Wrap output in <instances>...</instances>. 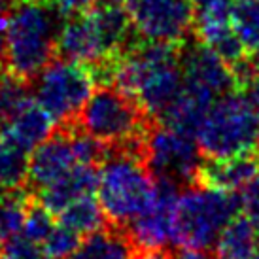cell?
<instances>
[{
	"instance_id": "cell-29",
	"label": "cell",
	"mask_w": 259,
	"mask_h": 259,
	"mask_svg": "<svg viewBox=\"0 0 259 259\" xmlns=\"http://www.w3.org/2000/svg\"><path fill=\"white\" fill-rule=\"evenodd\" d=\"M53 10L63 17H74V15L85 14L87 10L97 4V0H48Z\"/></svg>"
},
{
	"instance_id": "cell-32",
	"label": "cell",
	"mask_w": 259,
	"mask_h": 259,
	"mask_svg": "<svg viewBox=\"0 0 259 259\" xmlns=\"http://www.w3.org/2000/svg\"><path fill=\"white\" fill-rule=\"evenodd\" d=\"M133 259H172V257L166 252H163V248H153V250H144V252L135 255Z\"/></svg>"
},
{
	"instance_id": "cell-31",
	"label": "cell",
	"mask_w": 259,
	"mask_h": 259,
	"mask_svg": "<svg viewBox=\"0 0 259 259\" xmlns=\"http://www.w3.org/2000/svg\"><path fill=\"white\" fill-rule=\"evenodd\" d=\"M248 101H250V104L253 106V110H255V114H257V117H259V72L255 74L253 78H250Z\"/></svg>"
},
{
	"instance_id": "cell-4",
	"label": "cell",
	"mask_w": 259,
	"mask_h": 259,
	"mask_svg": "<svg viewBox=\"0 0 259 259\" xmlns=\"http://www.w3.org/2000/svg\"><path fill=\"white\" fill-rule=\"evenodd\" d=\"M238 210L240 199L233 191L204 184L187 187L178 193L174 206L172 242L180 248L208 250Z\"/></svg>"
},
{
	"instance_id": "cell-26",
	"label": "cell",
	"mask_w": 259,
	"mask_h": 259,
	"mask_svg": "<svg viewBox=\"0 0 259 259\" xmlns=\"http://www.w3.org/2000/svg\"><path fill=\"white\" fill-rule=\"evenodd\" d=\"M55 227L53 223V214L50 210L36 204V206H29L27 218H25V225H23V233L27 238H30L32 242L42 246V242L48 238V235L51 233V229Z\"/></svg>"
},
{
	"instance_id": "cell-25",
	"label": "cell",
	"mask_w": 259,
	"mask_h": 259,
	"mask_svg": "<svg viewBox=\"0 0 259 259\" xmlns=\"http://www.w3.org/2000/svg\"><path fill=\"white\" fill-rule=\"evenodd\" d=\"M79 242H81V238L76 231L59 223L42 242V250L48 259H70L74 252L78 250Z\"/></svg>"
},
{
	"instance_id": "cell-9",
	"label": "cell",
	"mask_w": 259,
	"mask_h": 259,
	"mask_svg": "<svg viewBox=\"0 0 259 259\" xmlns=\"http://www.w3.org/2000/svg\"><path fill=\"white\" fill-rule=\"evenodd\" d=\"M142 151L146 166L155 180H168L180 186L199 178L202 150L191 133L163 123L146 133Z\"/></svg>"
},
{
	"instance_id": "cell-13",
	"label": "cell",
	"mask_w": 259,
	"mask_h": 259,
	"mask_svg": "<svg viewBox=\"0 0 259 259\" xmlns=\"http://www.w3.org/2000/svg\"><path fill=\"white\" fill-rule=\"evenodd\" d=\"M178 184L155 180V189L146 208L129 223V237L144 250L165 248L172 242L174 206L178 199Z\"/></svg>"
},
{
	"instance_id": "cell-20",
	"label": "cell",
	"mask_w": 259,
	"mask_h": 259,
	"mask_svg": "<svg viewBox=\"0 0 259 259\" xmlns=\"http://www.w3.org/2000/svg\"><path fill=\"white\" fill-rule=\"evenodd\" d=\"M57 216L61 218L63 225L76 231L79 237L102 229L104 220H106L101 202H99V199H95L93 195H85L81 199H76L61 210Z\"/></svg>"
},
{
	"instance_id": "cell-2",
	"label": "cell",
	"mask_w": 259,
	"mask_h": 259,
	"mask_svg": "<svg viewBox=\"0 0 259 259\" xmlns=\"http://www.w3.org/2000/svg\"><path fill=\"white\" fill-rule=\"evenodd\" d=\"M131 29L133 25L123 4L97 0L85 14L66 17V23L59 29L57 50L76 63L99 66L121 55Z\"/></svg>"
},
{
	"instance_id": "cell-1",
	"label": "cell",
	"mask_w": 259,
	"mask_h": 259,
	"mask_svg": "<svg viewBox=\"0 0 259 259\" xmlns=\"http://www.w3.org/2000/svg\"><path fill=\"white\" fill-rule=\"evenodd\" d=\"M95 79H108L138 102L148 115L163 117L184 91L180 53L174 44L148 42L93 68Z\"/></svg>"
},
{
	"instance_id": "cell-18",
	"label": "cell",
	"mask_w": 259,
	"mask_h": 259,
	"mask_svg": "<svg viewBox=\"0 0 259 259\" xmlns=\"http://www.w3.org/2000/svg\"><path fill=\"white\" fill-rule=\"evenodd\" d=\"M259 248V227L246 216H235L216 240L220 259H253Z\"/></svg>"
},
{
	"instance_id": "cell-30",
	"label": "cell",
	"mask_w": 259,
	"mask_h": 259,
	"mask_svg": "<svg viewBox=\"0 0 259 259\" xmlns=\"http://www.w3.org/2000/svg\"><path fill=\"white\" fill-rule=\"evenodd\" d=\"M176 259H220L218 253H210L208 250H195V248H182L176 253Z\"/></svg>"
},
{
	"instance_id": "cell-23",
	"label": "cell",
	"mask_w": 259,
	"mask_h": 259,
	"mask_svg": "<svg viewBox=\"0 0 259 259\" xmlns=\"http://www.w3.org/2000/svg\"><path fill=\"white\" fill-rule=\"evenodd\" d=\"M30 99L27 79L12 72L0 76V135Z\"/></svg>"
},
{
	"instance_id": "cell-12",
	"label": "cell",
	"mask_w": 259,
	"mask_h": 259,
	"mask_svg": "<svg viewBox=\"0 0 259 259\" xmlns=\"http://www.w3.org/2000/svg\"><path fill=\"white\" fill-rule=\"evenodd\" d=\"M193 27L202 44L227 61L233 70L246 65V50L233 27V12L237 0H191Z\"/></svg>"
},
{
	"instance_id": "cell-10",
	"label": "cell",
	"mask_w": 259,
	"mask_h": 259,
	"mask_svg": "<svg viewBox=\"0 0 259 259\" xmlns=\"http://www.w3.org/2000/svg\"><path fill=\"white\" fill-rule=\"evenodd\" d=\"M125 10L146 42L178 44L193 27L191 0H125Z\"/></svg>"
},
{
	"instance_id": "cell-24",
	"label": "cell",
	"mask_w": 259,
	"mask_h": 259,
	"mask_svg": "<svg viewBox=\"0 0 259 259\" xmlns=\"http://www.w3.org/2000/svg\"><path fill=\"white\" fill-rule=\"evenodd\" d=\"M233 27L248 55H259V0H237Z\"/></svg>"
},
{
	"instance_id": "cell-3",
	"label": "cell",
	"mask_w": 259,
	"mask_h": 259,
	"mask_svg": "<svg viewBox=\"0 0 259 259\" xmlns=\"http://www.w3.org/2000/svg\"><path fill=\"white\" fill-rule=\"evenodd\" d=\"M59 14L48 0H14L8 17L4 63L23 79L36 78L57 48Z\"/></svg>"
},
{
	"instance_id": "cell-6",
	"label": "cell",
	"mask_w": 259,
	"mask_h": 259,
	"mask_svg": "<svg viewBox=\"0 0 259 259\" xmlns=\"http://www.w3.org/2000/svg\"><path fill=\"white\" fill-rule=\"evenodd\" d=\"M153 189L155 180L135 150L119 148L102 161L97 199L110 222L129 225L146 208Z\"/></svg>"
},
{
	"instance_id": "cell-14",
	"label": "cell",
	"mask_w": 259,
	"mask_h": 259,
	"mask_svg": "<svg viewBox=\"0 0 259 259\" xmlns=\"http://www.w3.org/2000/svg\"><path fill=\"white\" fill-rule=\"evenodd\" d=\"M79 163L72 148L70 133L51 135L46 142L34 148L30 153L29 182L34 189H42L72 172Z\"/></svg>"
},
{
	"instance_id": "cell-19",
	"label": "cell",
	"mask_w": 259,
	"mask_h": 259,
	"mask_svg": "<svg viewBox=\"0 0 259 259\" xmlns=\"http://www.w3.org/2000/svg\"><path fill=\"white\" fill-rule=\"evenodd\" d=\"M133 238L117 229H99L85 235L70 259H133Z\"/></svg>"
},
{
	"instance_id": "cell-22",
	"label": "cell",
	"mask_w": 259,
	"mask_h": 259,
	"mask_svg": "<svg viewBox=\"0 0 259 259\" xmlns=\"http://www.w3.org/2000/svg\"><path fill=\"white\" fill-rule=\"evenodd\" d=\"M29 206L27 195L19 189H10L0 193V238L2 240L21 235Z\"/></svg>"
},
{
	"instance_id": "cell-5",
	"label": "cell",
	"mask_w": 259,
	"mask_h": 259,
	"mask_svg": "<svg viewBox=\"0 0 259 259\" xmlns=\"http://www.w3.org/2000/svg\"><path fill=\"white\" fill-rule=\"evenodd\" d=\"M195 138L210 159L255 153L259 150V117L248 97L231 91L210 104Z\"/></svg>"
},
{
	"instance_id": "cell-7",
	"label": "cell",
	"mask_w": 259,
	"mask_h": 259,
	"mask_svg": "<svg viewBox=\"0 0 259 259\" xmlns=\"http://www.w3.org/2000/svg\"><path fill=\"white\" fill-rule=\"evenodd\" d=\"M79 125L101 144L135 150L146 137L144 110L127 93L104 85L91 93L79 110Z\"/></svg>"
},
{
	"instance_id": "cell-11",
	"label": "cell",
	"mask_w": 259,
	"mask_h": 259,
	"mask_svg": "<svg viewBox=\"0 0 259 259\" xmlns=\"http://www.w3.org/2000/svg\"><path fill=\"white\" fill-rule=\"evenodd\" d=\"M184 91L204 104L231 93L238 85L233 66L206 44H191L180 51Z\"/></svg>"
},
{
	"instance_id": "cell-16",
	"label": "cell",
	"mask_w": 259,
	"mask_h": 259,
	"mask_svg": "<svg viewBox=\"0 0 259 259\" xmlns=\"http://www.w3.org/2000/svg\"><path fill=\"white\" fill-rule=\"evenodd\" d=\"M97 182L99 170L95 168V165H78L72 172L63 176L55 184L38 189V202L50 210L51 214H59L76 199L97 193Z\"/></svg>"
},
{
	"instance_id": "cell-17",
	"label": "cell",
	"mask_w": 259,
	"mask_h": 259,
	"mask_svg": "<svg viewBox=\"0 0 259 259\" xmlns=\"http://www.w3.org/2000/svg\"><path fill=\"white\" fill-rule=\"evenodd\" d=\"M53 127L55 119L51 117L50 112L36 99H30L17 112L14 119L8 123V127L2 131L0 137L12 140L23 150L32 151L53 135Z\"/></svg>"
},
{
	"instance_id": "cell-33",
	"label": "cell",
	"mask_w": 259,
	"mask_h": 259,
	"mask_svg": "<svg viewBox=\"0 0 259 259\" xmlns=\"http://www.w3.org/2000/svg\"><path fill=\"white\" fill-rule=\"evenodd\" d=\"M253 259H259V248H257V252H255V255H253Z\"/></svg>"
},
{
	"instance_id": "cell-8",
	"label": "cell",
	"mask_w": 259,
	"mask_h": 259,
	"mask_svg": "<svg viewBox=\"0 0 259 259\" xmlns=\"http://www.w3.org/2000/svg\"><path fill=\"white\" fill-rule=\"evenodd\" d=\"M95 81L91 66L63 57L50 61L36 74L32 93L55 121H68L83 108Z\"/></svg>"
},
{
	"instance_id": "cell-15",
	"label": "cell",
	"mask_w": 259,
	"mask_h": 259,
	"mask_svg": "<svg viewBox=\"0 0 259 259\" xmlns=\"http://www.w3.org/2000/svg\"><path fill=\"white\" fill-rule=\"evenodd\" d=\"M259 174V155L240 153L231 157H218L202 163L199 170V182L204 186L237 193Z\"/></svg>"
},
{
	"instance_id": "cell-21",
	"label": "cell",
	"mask_w": 259,
	"mask_h": 259,
	"mask_svg": "<svg viewBox=\"0 0 259 259\" xmlns=\"http://www.w3.org/2000/svg\"><path fill=\"white\" fill-rule=\"evenodd\" d=\"M29 151L0 137V191L19 189L29 180Z\"/></svg>"
},
{
	"instance_id": "cell-27",
	"label": "cell",
	"mask_w": 259,
	"mask_h": 259,
	"mask_svg": "<svg viewBox=\"0 0 259 259\" xmlns=\"http://www.w3.org/2000/svg\"><path fill=\"white\" fill-rule=\"evenodd\" d=\"M0 259H48L42 246L32 242L25 235L6 238L0 246Z\"/></svg>"
},
{
	"instance_id": "cell-28",
	"label": "cell",
	"mask_w": 259,
	"mask_h": 259,
	"mask_svg": "<svg viewBox=\"0 0 259 259\" xmlns=\"http://www.w3.org/2000/svg\"><path fill=\"white\" fill-rule=\"evenodd\" d=\"M240 208L246 216L253 220L255 225L259 227V174L253 178L248 186H244L240 189Z\"/></svg>"
}]
</instances>
